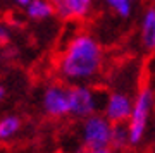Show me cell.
Listing matches in <instances>:
<instances>
[{
	"instance_id": "1",
	"label": "cell",
	"mask_w": 155,
	"mask_h": 153,
	"mask_svg": "<svg viewBox=\"0 0 155 153\" xmlns=\"http://www.w3.org/2000/svg\"><path fill=\"white\" fill-rule=\"evenodd\" d=\"M102 45L88 33H79L69 40L59 57L57 69L66 81H88L102 71Z\"/></svg>"
},
{
	"instance_id": "2",
	"label": "cell",
	"mask_w": 155,
	"mask_h": 153,
	"mask_svg": "<svg viewBox=\"0 0 155 153\" xmlns=\"http://www.w3.org/2000/svg\"><path fill=\"white\" fill-rule=\"evenodd\" d=\"M152 109H153V91H152V88L143 86L138 91L136 98H134L133 114H131V119L127 122V127H129V145L131 146L140 145L141 139H143Z\"/></svg>"
},
{
	"instance_id": "3",
	"label": "cell",
	"mask_w": 155,
	"mask_h": 153,
	"mask_svg": "<svg viewBox=\"0 0 155 153\" xmlns=\"http://www.w3.org/2000/svg\"><path fill=\"white\" fill-rule=\"evenodd\" d=\"M112 122L105 115L93 114L86 117L81 127V139L84 150H102L110 148Z\"/></svg>"
},
{
	"instance_id": "4",
	"label": "cell",
	"mask_w": 155,
	"mask_h": 153,
	"mask_svg": "<svg viewBox=\"0 0 155 153\" xmlns=\"http://www.w3.org/2000/svg\"><path fill=\"white\" fill-rule=\"evenodd\" d=\"M69 107H71V115L78 119H86L90 115L97 114V95L91 88L76 84L69 88Z\"/></svg>"
},
{
	"instance_id": "5",
	"label": "cell",
	"mask_w": 155,
	"mask_h": 153,
	"mask_svg": "<svg viewBox=\"0 0 155 153\" xmlns=\"http://www.w3.org/2000/svg\"><path fill=\"white\" fill-rule=\"evenodd\" d=\"M134 102L124 91H114L109 95L105 103V117L112 124H127L133 114Z\"/></svg>"
},
{
	"instance_id": "6",
	"label": "cell",
	"mask_w": 155,
	"mask_h": 153,
	"mask_svg": "<svg viewBox=\"0 0 155 153\" xmlns=\"http://www.w3.org/2000/svg\"><path fill=\"white\" fill-rule=\"evenodd\" d=\"M43 109L50 117H64L71 114L69 88L62 84H50L43 93Z\"/></svg>"
},
{
	"instance_id": "7",
	"label": "cell",
	"mask_w": 155,
	"mask_h": 153,
	"mask_svg": "<svg viewBox=\"0 0 155 153\" xmlns=\"http://www.w3.org/2000/svg\"><path fill=\"white\" fill-rule=\"evenodd\" d=\"M61 19H84L91 9V0H48Z\"/></svg>"
},
{
	"instance_id": "8",
	"label": "cell",
	"mask_w": 155,
	"mask_h": 153,
	"mask_svg": "<svg viewBox=\"0 0 155 153\" xmlns=\"http://www.w3.org/2000/svg\"><path fill=\"white\" fill-rule=\"evenodd\" d=\"M140 40L147 52H155V7L145 11L140 26Z\"/></svg>"
},
{
	"instance_id": "9",
	"label": "cell",
	"mask_w": 155,
	"mask_h": 153,
	"mask_svg": "<svg viewBox=\"0 0 155 153\" xmlns=\"http://www.w3.org/2000/svg\"><path fill=\"white\" fill-rule=\"evenodd\" d=\"M129 146V127L127 124H112L110 148L112 150H124Z\"/></svg>"
},
{
	"instance_id": "10",
	"label": "cell",
	"mask_w": 155,
	"mask_h": 153,
	"mask_svg": "<svg viewBox=\"0 0 155 153\" xmlns=\"http://www.w3.org/2000/svg\"><path fill=\"white\" fill-rule=\"evenodd\" d=\"M21 127V119L16 115H7L4 119H0V141L11 139Z\"/></svg>"
},
{
	"instance_id": "11",
	"label": "cell",
	"mask_w": 155,
	"mask_h": 153,
	"mask_svg": "<svg viewBox=\"0 0 155 153\" xmlns=\"http://www.w3.org/2000/svg\"><path fill=\"white\" fill-rule=\"evenodd\" d=\"M52 14H55V11L48 0H33L28 7V16L31 19H45Z\"/></svg>"
},
{
	"instance_id": "12",
	"label": "cell",
	"mask_w": 155,
	"mask_h": 153,
	"mask_svg": "<svg viewBox=\"0 0 155 153\" xmlns=\"http://www.w3.org/2000/svg\"><path fill=\"white\" fill-rule=\"evenodd\" d=\"M105 4L116 16L122 17V19H127L131 16V11H133L131 0H105Z\"/></svg>"
},
{
	"instance_id": "13",
	"label": "cell",
	"mask_w": 155,
	"mask_h": 153,
	"mask_svg": "<svg viewBox=\"0 0 155 153\" xmlns=\"http://www.w3.org/2000/svg\"><path fill=\"white\" fill-rule=\"evenodd\" d=\"M9 41V33L5 31V28L0 26V45H5Z\"/></svg>"
},
{
	"instance_id": "14",
	"label": "cell",
	"mask_w": 155,
	"mask_h": 153,
	"mask_svg": "<svg viewBox=\"0 0 155 153\" xmlns=\"http://www.w3.org/2000/svg\"><path fill=\"white\" fill-rule=\"evenodd\" d=\"M84 153H112V148H102V150H86Z\"/></svg>"
},
{
	"instance_id": "15",
	"label": "cell",
	"mask_w": 155,
	"mask_h": 153,
	"mask_svg": "<svg viewBox=\"0 0 155 153\" xmlns=\"http://www.w3.org/2000/svg\"><path fill=\"white\" fill-rule=\"evenodd\" d=\"M17 2H19L21 5H29V4H31V0H17Z\"/></svg>"
},
{
	"instance_id": "16",
	"label": "cell",
	"mask_w": 155,
	"mask_h": 153,
	"mask_svg": "<svg viewBox=\"0 0 155 153\" xmlns=\"http://www.w3.org/2000/svg\"><path fill=\"white\" fill-rule=\"evenodd\" d=\"M4 95H5V90H4V86H0V100L4 98Z\"/></svg>"
}]
</instances>
